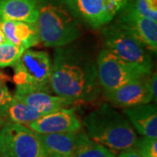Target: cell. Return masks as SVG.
<instances>
[{
	"label": "cell",
	"mask_w": 157,
	"mask_h": 157,
	"mask_svg": "<svg viewBox=\"0 0 157 157\" xmlns=\"http://www.w3.org/2000/svg\"><path fill=\"white\" fill-rule=\"evenodd\" d=\"M50 88L74 102H91L101 94L96 61L73 43L57 47L53 53Z\"/></svg>",
	"instance_id": "cell-1"
},
{
	"label": "cell",
	"mask_w": 157,
	"mask_h": 157,
	"mask_svg": "<svg viewBox=\"0 0 157 157\" xmlns=\"http://www.w3.org/2000/svg\"><path fill=\"white\" fill-rule=\"evenodd\" d=\"M82 124L91 140L113 152L133 147L138 138L127 117L107 102L89 113Z\"/></svg>",
	"instance_id": "cell-2"
},
{
	"label": "cell",
	"mask_w": 157,
	"mask_h": 157,
	"mask_svg": "<svg viewBox=\"0 0 157 157\" xmlns=\"http://www.w3.org/2000/svg\"><path fill=\"white\" fill-rule=\"evenodd\" d=\"M36 24L40 41L48 47L72 44L81 34L80 22L62 0H39Z\"/></svg>",
	"instance_id": "cell-3"
},
{
	"label": "cell",
	"mask_w": 157,
	"mask_h": 157,
	"mask_svg": "<svg viewBox=\"0 0 157 157\" xmlns=\"http://www.w3.org/2000/svg\"><path fill=\"white\" fill-rule=\"evenodd\" d=\"M13 67L15 91H51L52 61L47 52L25 49Z\"/></svg>",
	"instance_id": "cell-4"
},
{
	"label": "cell",
	"mask_w": 157,
	"mask_h": 157,
	"mask_svg": "<svg viewBox=\"0 0 157 157\" xmlns=\"http://www.w3.org/2000/svg\"><path fill=\"white\" fill-rule=\"evenodd\" d=\"M101 36L104 48L124 61L152 71L153 60L148 49L128 30L113 21L103 27Z\"/></svg>",
	"instance_id": "cell-5"
},
{
	"label": "cell",
	"mask_w": 157,
	"mask_h": 157,
	"mask_svg": "<svg viewBox=\"0 0 157 157\" xmlns=\"http://www.w3.org/2000/svg\"><path fill=\"white\" fill-rule=\"evenodd\" d=\"M96 67L98 79L103 92H109L136 78L150 75L152 71L133 63L124 61L110 51H100Z\"/></svg>",
	"instance_id": "cell-6"
},
{
	"label": "cell",
	"mask_w": 157,
	"mask_h": 157,
	"mask_svg": "<svg viewBox=\"0 0 157 157\" xmlns=\"http://www.w3.org/2000/svg\"><path fill=\"white\" fill-rule=\"evenodd\" d=\"M1 157H47L39 135L27 126L5 121L0 128Z\"/></svg>",
	"instance_id": "cell-7"
},
{
	"label": "cell",
	"mask_w": 157,
	"mask_h": 157,
	"mask_svg": "<svg viewBox=\"0 0 157 157\" xmlns=\"http://www.w3.org/2000/svg\"><path fill=\"white\" fill-rule=\"evenodd\" d=\"M80 23L90 27H104L114 19L125 0H62Z\"/></svg>",
	"instance_id": "cell-8"
},
{
	"label": "cell",
	"mask_w": 157,
	"mask_h": 157,
	"mask_svg": "<svg viewBox=\"0 0 157 157\" xmlns=\"http://www.w3.org/2000/svg\"><path fill=\"white\" fill-rule=\"evenodd\" d=\"M114 22L134 34L148 50L157 51V23L122 6Z\"/></svg>",
	"instance_id": "cell-9"
},
{
	"label": "cell",
	"mask_w": 157,
	"mask_h": 157,
	"mask_svg": "<svg viewBox=\"0 0 157 157\" xmlns=\"http://www.w3.org/2000/svg\"><path fill=\"white\" fill-rule=\"evenodd\" d=\"M104 94L112 104L118 107H129L153 101L150 87V75L136 78L116 89L104 92Z\"/></svg>",
	"instance_id": "cell-10"
},
{
	"label": "cell",
	"mask_w": 157,
	"mask_h": 157,
	"mask_svg": "<svg viewBox=\"0 0 157 157\" xmlns=\"http://www.w3.org/2000/svg\"><path fill=\"white\" fill-rule=\"evenodd\" d=\"M27 127L38 134H56L77 132L82 129V124L75 109L66 107L43 114L35 121L28 124Z\"/></svg>",
	"instance_id": "cell-11"
},
{
	"label": "cell",
	"mask_w": 157,
	"mask_h": 157,
	"mask_svg": "<svg viewBox=\"0 0 157 157\" xmlns=\"http://www.w3.org/2000/svg\"><path fill=\"white\" fill-rule=\"evenodd\" d=\"M0 28L9 43L30 49L40 42L36 23L0 19Z\"/></svg>",
	"instance_id": "cell-12"
},
{
	"label": "cell",
	"mask_w": 157,
	"mask_h": 157,
	"mask_svg": "<svg viewBox=\"0 0 157 157\" xmlns=\"http://www.w3.org/2000/svg\"><path fill=\"white\" fill-rule=\"evenodd\" d=\"M123 114L140 135L157 138V109L155 104H141L124 107Z\"/></svg>",
	"instance_id": "cell-13"
},
{
	"label": "cell",
	"mask_w": 157,
	"mask_h": 157,
	"mask_svg": "<svg viewBox=\"0 0 157 157\" xmlns=\"http://www.w3.org/2000/svg\"><path fill=\"white\" fill-rule=\"evenodd\" d=\"M13 97L33 107L41 114H46L62 108L70 107L75 103L67 98L52 95L47 91H15Z\"/></svg>",
	"instance_id": "cell-14"
},
{
	"label": "cell",
	"mask_w": 157,
	"mask_h": 157,
	"mask_svg": "<svg viewBox=\"0 0 157 157\" xmlns=\"http://www.w3.org/2000/svg\"><path fill=\"white\" fill-rule=\"evenodd\" d=\"M80 130L67 133L37 134L47 157H72Z\"/></svg>",
	"instance_id": "cell-15"
},
{
	"label": "cell",
	"mask_w": 157,
	"mask_h": 157,
	"mask_svg": "<svg viewBox=\"0 0 157 157\" xmlns=\"http://www.w3.org/2000/svg\"><path fill=\"white\" fill-rule=\"evenodd\" d=\"M39 0H0V19L36 23Z\"/></svg>",
	"instance_id": "cell-16"
},
{
	"label": "cell",
	"mask_w": 157,
	"mask_h": 157,
	"mask_svg": "<svg viewBox=\"0 0 157 157\" xmlns=\"http://www.w3.org/2000/svg\"><path fill=\"white\" fill-rule=\"evenodd\" d=\"M72 157H116V155L109 148L91 140L81 129Z\"/></svg>",
	"instance_id": "cell-17"
},
{
	"label": "cell",
	"mask_w": 157,
	"mask_h": 157,
	"mask_svg": "<svg viewBox=\"0 0 157 157\" xmlns=\"http://www.w3.org/2000/svg\"><path fill=\"white\" fill-rule=\"evenodd\" d=\"M42 115L43 114L34 109L33 107L13 97V100L11 101L10 106L6 110L5 120L6 121H11L13 123L27 126L28 124L38 120Z\"/></svg>",
	"instance_id": "cell-18"
},
{
	"label": "cell",
	"mask_w": 157,
	"mask_h": 157,
	"mask_svg": "<svg viewBox=\"0 0 157 157\" xmlns=\"http://www.w3.org/2000/svg\"><path fill=\"white\" fill-rule=\"evenodd\" d=\"M25 50L21 45L6 42L0 45V67H13Z\"/></svg>",
	"instance_id": "cell-19"
},
{
	"label": "cell",
	"mask_w": 157,
	"mask_h": 157,
	"mask_svg": "<svg viewBox=\"0 0 157 157\" xmlns=\"http://www.w3.org/2000/svg\"><path fill=\"white\" fill-rule=\"evenodd\" d=\"M133 147L140 157H157V138H137Z\"/></svg>",
	"instance_id": "cell-20"
},
{
	"label": "cell",
	"mask_w": 157,
	"mask_h": 157,
	"mask_svg": "<svg viewBox=\"0 0 157 157\" xmlns=\"http://www.w3.org/2000/svg\"><path fill=\"white\" fill-rule=\"evenodd\" d=\"M123 6L134 11L142 17L157 21V12L152 11L147 7L145 0H125Z\"/></svg>",
	"instance_id": "cell-21"
},
{
	"label": "cell",
	"mask_w": 157,
	"mask_h": 157,
	"mask_svg": "<svg viewBox=\"0 0 157 157\" xmlns=\"http://www.w3.org/2000/svg\"><path fill=\"white\" fill-rule=\"evenodd\" d=\"M12 100L13 95L11 94L4 79L0 78V118L5 119L6 110Z\"/></svg>",
	"instance_id": "cell-22"
},
{
	"label": "cell",
	"mask_w": 157,
	"mask_h": 157,
	"mask_svg": "<svg viewBox=\"0 0 157 157\" xmlns=\"http://www.w3.org/2000/svg\"><path fill=\"white\" fill-rule=\"evenodd\" d=\"M156 73L150 74V87H151L152 94H153V101H155V103H156Z\"/></svg>",
	"instance_id": "cell-23"
},
{
	"label": "cell",
	"mask_w": 157,
	"mask_h": 157,
	"mask_svg": "<svg viewBox=\"0 0 157 157\" xmlns=\"http://www.w3.org/2000/svg\"><path fill=\"white\" fill-rule=\"evenodd\" d=\"M117 157H140L139 154L135 151L134 147H130L126 150L121 151Z\"/></svg>",
	"instance_id": "cell-24"
},
{
	"label": "cell",
	"mask_w": 157,
	"mask_h": 157,
	"mask_svg": "<svg viewBox=\"0 0 157 157\" xmlns=\"http://www.w3.org/2000/svg\"><path fill=\"white\" fill-rule=\"evenodd\" d=\"M147 7L152 11L157 12V0H145Z\"/></svg>",
	"instance_id": "cell-25"
},
{
	"label": "cell",
	"mask_w": 157,
	"mask_h": 157,
	"mask_svg": "<svg viewBox=\"0 0 157 157\" xmlns=\"http://www.w3.org/2000/svg\"><path fill=\"white\" fill-rule=\"evenodd\" d=\"M6 42H8L7 41V39H6V37H5V35L3 33V32H2V30L0 28V45H2V44H5Z\"/></svg>",
	"instance_id": "cell-26"
},
{
	"label": "cell",
	"mask_w": 157,
	"mask_h": 157,
	"mask_svg": "<svg viewBox=\"0 0 157 157\" xmlns=\"http://www.w3.org/2000/svg\"><path fill=\"white\" fill-rule=\"evenodd\" d=\"M5 121H6V120H5L4 118H0V128H1V127L3 126V124L5 123Z\"/></svg>",
	"instance_id": "cell-27"
},
{
	"label": "cell",
	"mask_w": 157,
	"mask_h": 157,
	"mask_svg": "<svg viewBox=\"0 0 157 157\" xmlns=\"http://www.w3.org/2000/svg\"><path fill=\"white\" fill-rule=\"evenodd\" d=\"M1 75H2V74H1V73H0V78H1Z\"/></svg>",
	"instance_id": "cell-28"
},
{
	"label": "cell",
	"mask_w": 157,
	"mask_h": 157,
	"mask_svg": "<svg viewBox=\"0 0 157 157\" xmlns=\"http://www.w3.org/2000/svg\"><path fill=\"white\" fill-rule=\"evenodd\" d=\"M0 157H1V156H0Z\"/></svg>",
	"instance_id": "cell-29"
}]
</instances>
